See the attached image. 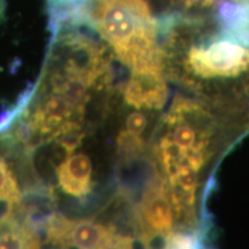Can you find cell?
<instances>
[{
    "instance_id": "cell-8",
    "label": "cell",
    "mask_w": 249,
    "mask_h": 249,
    "mask_svg": "<svg viewBox=\"0 0 249 249\" xmlns=\"http://www.w3.org/2000/svg\"><path fill=\"white\" fill-rule=\"evenodd\" d=\"M20 200L18 180L4 158L0 157V203H6L8 210H13Z\"/></svg>"
},
{
    "instance_id": "cell-5",
    "label": "cell",
    "mask_w": 249,
    "mask_h": 249,
    "mask_svg": "<svg viewBox=\"0 0 249 249\" xmlns=\"http://www.w3.org/2000/svg\"><path fill=\"white\" fill-rule=\"evenodd\" d=\"M167 89L160 71H133L124 89V98L136 108H160L166 101Z\"/></svg>"
},
{
    "instance_id": "cell-4",
    "label": "cell",
    "mask_w": 249,
    "mask_h": 249,
    "mask_svg": "<svg viewBox=\"0 0 249 249\" xmlns=\"http://www.w3.org/2000/svg\"><path fill=\"white\" fill-rule=\"evenodd\" d=\"M176 217L166 185L160 183L151 187L143 197L140 213L143 238L164 236L173 231V219Z\"/></svg>"
},
{
    "instance_id": "cell-6",
    "label": "cell",
    "mask_w": 249,
    "mask_h": 249,
    "mask_svg": "<svg viewBox=\"0 0 249 249\" xmlns=\"http://www.w3.org/2000/svg\"><path fill=\"white\" fill-rule=\"evenodd\" d=\"M59 186L66 194L82 198L91 192L92 164L86 154L70 156L57 169Z\"/></svg>"
},
{
    "instance_id": "cell-3",
    "label": "cell",
    "mask_w": 249,
    "mask_h": 249,
    "mask_svg": "<svg viewBox=\"0 0 249 249\" xmlns=\"http://www.w3.org/2000/svg\"><path fill=\"white\" fill-rule=\"evenodd\" d=\"M48 241L54 245L83 249L129 247V235L120 234L95 220H71L65 217H52L48 223Z\"/></svg>"
},
{
    "instance_id": "cell-10",
    "label": "cell",
    "mask_w": 249,
    "mask_h": 249,
    "mask_svg": "<svg viewBox=\"0 0 249 249\" xmlns=\"http://www.w3.org/2000/svg\"><path fill=\"white\" fill-rule=\"evenodd\" d=\"M148 126V119L141 112H132L126 120V134L140 138Z\"/></svg>"
},
{
    "instance_id": "cell-2",
    "label": "cell",
    "mask_w": 249,
    "mask_h": 249,
    "mask_svg": "<svg viewBox=\"0 0 249 249\" xmlns=\"http://www.w3.org/2000/svg\"><path fill=\"white\" fill-rule=\"evenodd\" d=\"M187 67L203 79L233 77L249 67V51L233 40L216 36L211 42L192 46L187 53Z\"/></svg>"
},
{
    "instance_id": "cell-11",
    "label": "cell",
    "mask_w": 249,
    "mask_h": 249,
    "mask_svg": "<svg viewBox=\"0 0 249 249\" xmlns=\"http://www.w3.org/2000/svg\"><path fill=\"white\" fill-rule=\"evenodd\" d=\"M6 11V0H0V20L4 18Z\"/></svg>"
},
{
    "instance_id": "cell-1",
    "label": "cell",
    "mask_w": 249,
    "mask_h": 249,
    "mask_svg": "<svg viewBox=\"0 0 249 249\" xmlns=\"http://www.w3.org/2000/svg\"><path fill=\"white\" fill-rule=\"evenodd\" d=\"M74 18L87 20L133 71H160V21L145 0H81Z\"/></svg>"
},
{
    "instance_id": "cell-9",
    "label": "cell",
    "mask_w": 249,
    "mask_h": 249,
    "mask_svg": "<svg viewBox=\"0 0 249 249\" xmlns=\"http://www.w3.org/2000/svg\"><path fill=\"white\" fill-rule=\"evenodd\" d=\"M166 248H196L200 245L198 236L188 233H172L165 241Z\"/></svg>"
},
{
    "instance_id": "cell-7",
    "label": "cell",
    "mask_w": 249,
    "mask_h": 249,
    "mask_svg": "<svg viewBox=\"0 0 249 249\" xmlns=\"http://www.w3.org/2000/svg\"><path fill=\"white\" fill-rule=\"evenodd\" d=\"M38 246L36 235L17 222L7 219L0 222V248H35Z\"/></svg>"
}]
</instances>
